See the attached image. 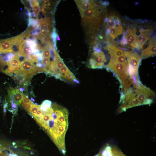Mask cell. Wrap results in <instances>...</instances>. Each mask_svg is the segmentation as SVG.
Instances as JSON below:
<instances>
[{
	"label": "cell",
	"instance_id": "cell-11",
	"mask_svg": "<svg viewBox=\"0 0 156 156\" xmlns=\"http://www.w3.org/2000/svg\"><path fill=\"white\" fill-rule=\"evenodd\" d=\"M51 20L49 18L40 19L39 22L40 34L41 36L49 35Z\"/></svg>",
	"mask_w": 156,
	"mask_h": 156
},
{
	"label": "cell",
	"instance_id": "cell-22",
	"mask_svg": "<svg viewBox=\"0 0 156 156\" xmlns=\"http://www.w3.org/2000/svg\"><path fill=\"white\" fill-rule=\"evenodd\" d=\"M112 156H126L119 150L115 147H111Z\"/></svg>",
	"mask_w": 156,
	"mask_h": 156
},
{
	"label": "cell",
	"instance_id": "cell-7",
	"mask_svg": "<svg viewBox=\"0 0 156 156\" xmlns=\"http://www.w3.org/2000/svg\"><path fill=\"white\" fill-rule=\"evenodd\" d=\"M36 64L32 61L25 60L21 63L20 70L27 75L32 77L37 71Z\"/></svg>",
	"mask_w": 156,
	"mask_h": 156
},
{
	"label": "cell",
	"instance_id": "cell-1",
	"mask_svg": "<svg viewBox=\"0 0 156 156\" xmlns=\"http://www.w3.org/2000/svg\"><path fill=\"white\" fill-rule=\"evenodd\" d=\"M53 110L42 127L64 155L66 153L65 135L68 126L69 112L67 109L56 103L52 104Z\"/></svg>",
	"mask_w": 156,
	"mask_h": 156
},
{
	"label": "cell",
	"instance_id": "cell-5",
	"mask_svg": "<svg viewBox=\"0 0 156 156\" xmlns=\"http://www.w3.org/2000/svg\"><path fill=\"white\" fill-rule=\"evenodd\" d=\"M105 67L113 71V72L115 74L120 81L121 84L129 78V68L128 63H120L110 59L109 63Z\"/></svg>",
	"mask_w": 156,
	"mask_h": 156
},
{
	"label": "cell",
	"instance_id": "cell-30",
	"mask_svg": "<svg viewBox=\"0 0 156 156\" xmlns=\"http://www.w3.org/2000/svg\"><path fill=\"white\" fill-rule=\"evenodd\" d=\"M1 58L0 57V66H1Z\"/></svg>",
	"mask_w": 156,
	"mask_h": 156
},
{
	"label": "cell",
	"instance_id": "cell-13",
	"mask_svg": "<svg viewBox=\"0 0 156 156\" xmlns=\"http://www.w3.org/2000/svg\"><path fill=\"white\" fill-rule=\"evenodd\" d=\"M81 14L86 10L96 6L92 0H75Z\"/></svg>",
	"mask_w": 156,
	"mask_h": 156
},
{
	"label": "cell",
	"instance_id": "cell-18",
	"mask_svg": "<svg viewBox=\"0 0 156 156\" xmlns=\"http://www.w3.org/2000/svg\"><path fill=\"white\" fill-rule=\"evenodd\" d=\"M21 103L24 109L29 112L30 108L33 103L27 96L23 95Z\"/></svg>",
	"mask_w": 156,
	"mask_h": 156
},
{
	"label": "cell",
	"instance_id": "cell-17",
	"mask_svg": "<svg viewBox=\"0 0 156 156\" xmlns=\"http://www.w3.org/2000/svg\"><path fill=\"white\" fill-rule=\"evenodd\" d=\"M104 49L108 51L111 57L125 55L122 50L114 45H108L104 47Z\"/></svg>",
	"mask_w": 156,
	"mask_h": 156
},
{
	"label": "cell",
	"instance_id": "cell-12",
	"mask_svg": "<svg viewBox=\"0 0 156 156\" xmlns=\"http://www.w3.org/2000/svg\"><path fill=\"white\" fill-rule=\"evenodd\" d=\"M124 37L127 43L129 44L134 49L136 47L137 37L135 29L130 28L126 32Z\"/></svg>",
	"mask_w": 156,
	"mask_h": 156
},
{
	"label": "cell",
	"instance_id": "cell-14",
	"mask_svg": "<svg viewBox=\"0 0 156 156\" xmlns=\"http://www.w3.org/2000/svg\"><path fill=\"white\" fill-rule=\"evenodd\" d=\"M13 38L0 40V54L12 52Z\"/></svg>",
	"mask_w": 156,
	"mask_h": 156
},
{
	"label": "cell",
	"instance_id": "cell-6",
	"mask_svg": "<svg viewBox=\"0 0 156 156\" xmlns=\"http://www.w3.org/2000/svg\"><path fill=\"white\" fill-rule=\"evenodd\" d=\"M94 50L89 60L88 66L93 69L103 68L106 61L105 56L100 49L94 48Z\"/></svg>",
	"mask_w": 156,
	"mask_h": 156
},
{
	"label": "cell",
	"instance_id": "cell-25",
	"mask_svg": "<svg viewBox=\"0 0 156 156\" xmlns=\"http://www.w3.org/2000/svg\"><path fill=\"white\" fill-rule=\"evenodd\" d=\"M50 47L48 46H45L43 48L42 51L43 57L48 58L50 59L51 56Z\"/></svg>",
	"mask_w": 156,
	"mask_h": 156
},
{
	"label": "cell",
	"instance_id": "cell-8",
	"mask_svg": "<svg viewBox=\"0 0 156 156\" xmlns=\"http://www.w3.org/2000/svg\"><path fill=\"white\" fill-rule=\"evenodd\" d=\"M156 38L153 36L151 38L148 47L142 51L141 56L142 59L156 55Z\"/></svg>",
	"mask_w": 156,
	"mask_h": 156
},
{
	"label": "cell",
	"instance_id": "cell-3",
	"mask_svg": "<svg viewBox=\"0 0 156 156\" xmlns=\"http://www.w3.org/2000/svg\"><path fill=\"white\" fill-rule=\"evenodd\" d=\"M123 52L127 59L130 79L133 83H136L139 81L138 71L141 56L138 53L132 51Z\"/></svg>",
	"mask_w": 156,
	"mask_h": 156
},
{
	"label": "cell",
	"instance_id": "cell-20",
	"mask_svg": "<svg viewBox=\"0 0 156 156\" xmlns=\"http://www.w3.org/2000/svg\"><path fill=\"white\" fill-rule=\"evenodd\" d=\"M32 5L33 13L38 16L40 10V7L38 1L36 0L30 1Z\"/></svg>",
	"mask_w": 156,
	"mask_h": 156
},
{
	"label": "cell",
	"instance_id": "cell-29",
	"mask_svg": "<svg viewBox=\"0 0 156 156\" xmlns=\"http://www.w3.org/2000/svg\"><path fill=\"white\" fill-rule=\"evenodd\" d=\"M57 40H58L59 41H60V38L59 37V36L58 35H57Z\"/></svg>",
	"mask_w": 156,
	"mask_h": 156
},
{
	"label": "cell",
	"instance_id": "cell-19",
	"mask_svg": "<svg viewBox=\"0 0 156 156\" xmlns=\"http://www.w3.org/2000/svg\"><path fill=\"white\" fill-rule=\"evenodd\" d=\"M7 64L13 67L19 69L21 63L18 56L15 55L14 57L9 62H7Z\"/></svg>",
	"mask_w": 156,
	"mask_h": 156
},
{
	"label": "cell",
	"instance_id": "cell-4",
	"mask_svg": "<svg viewBox=\"0 0 156 156\" xmlns=\"http://www.w3.org/2000/svg\"><path fill=\"white\" fill-rule=\"evenodd\" d=\"M134 85L131 91L135 94L142 105L151 103L155 97L154 93L141 83Z\"/></svg>",
	"mask_w": 156,
	"mask_h": 156
},
{
	"label": "cell",
	"instance_id": "cell-21",
	"mask_svg": "<svg viewBox=\"0 0 156 156\" xmlns=\"http://www.w3.org/2000/svg\"><path fill=\"white\" fill-rule=\"evenodd\" d=\"M40 107V105L33 104L30 108L29 113L34 117L35 116Z\"/></svg>",
	"mask_w": 156,
	"mask_h": 156
},
{
	"label": "cell",
	"instance_id": "cell-16",
	"mask_svg": "<svg viewBox=\"0 0 156 156\" xmlns=\"http://www.w3.org/2000/svg\"><path fill=\"white\" fill-rule=\"evenodd\" d=\"M122 26L121 24L111 28H107L106 33L112 38L114 39L122 34Z\"/></svg>",
	"mask_w": 156,
	"mask_h": 156
},
{
	"label": "cell",
	"instance_id": "cell-23",
	"mask_svg": "<svg viewBox=\"0 0 156 156\" xmlns=\"http://www.w3.org/2000/svg\"><path fill=\"white\" fill-rule=\"evenodd\" d=\"M15 55V54L13 52L9 53L3 56L2 59L4 62H7L12 59Z\"/></svg>",
	"mask_w": 156,
	"mask_h": 156
},
{
	"label": "cell",
	"instance_id": "cell-2",
	"mask_svg": "<svg viewBox=\"0 0 156 156\" xmlns=\"http://www.w3.org/2000/svg\"><path fill=\"white\" fill-rule=\"evenodd\" d=\"M81 15L83 25L88 29L92 30L100 26L102 17L97 6L86 10Z\"/></svg>",
	"mask_w": 156,
	"mask_h": 156
},
{
	"label": "cell",
	"instance_id": "cell-15",
	"mask_svg": "<svg viewBox=\"0 0 156 156\" xmlns=\"http://www.w3.org/2000/svg\"><path fill=\"white\" fill-rule=\"evenodd\" d=\"M107 28H111L121 24L119 18L114 14H110L106 17L105 20Z\"/></svg>",
	"mask_w": 156,
	"mask_h": 156
},
{
	"label": "cell",
	"instance_id": "cell-27",
	"mask_svg": "<svg viewBox=\"0 0 156 156\" xmlns=\"http://www.w3.org/2000/svg\"><path fill=\"white\" fill-rule=\"evenodd\" d=\"M95 156H109L106 149L104 147L102 148L99 153Z\"/></svg>",
	"mask_w": 156,
	"mask_h": 156
},
{
	"label": "cell",
	"instance_id": "cell-10",
	"mask_svg": "<svg viewBox=\"0 0 156 156\" xmlns=\"http://www.w3.org/2000/svg\"><path fill=\"white\" fill-rule=\"evenodd\" d=\"M140 34L137 37L136 47L140 50L142 48L146 42L149 39L150 31L148 29L140 30Z\"/></svg>",
	"mask_w": 156,
	"mask_h": 156
},
{
	"label": "cell",
	"instance_id": "cell-24",
	"mask_svg": "<svg viewBox=\"0 0 156 156\" xmlns=\"http://www.w3.org/2000/svg\"><path fill=\"white\" fill-rule=\"evenodd\" d=\"M57 34L55 28H54L52 32L51 36L54 44L53 47L56 50L57 49L56 47V38L57 36Z\"/></svg>",
	"mask_w": 156,
	"mask_h": 156
},
{
	"label": "cell",
	"instance_id": "cell-28",
	"mask_svg": "<svg viewBox=\"0 0 156 156\" xmlns=\"http://www.w3.org/2000/svg\"><path fill=\"white\" fill-rule=\"evenodd\" d=\"M19 90L22 92L24 91V88L23 87H20L19 88Z\"/></svg>",
	"mask_w": 156,
	"mask_h": 156
},
{
	"label": "cell",
	"instance_id": "cell-26",
	"mask_svg": "<svg viewBox=\"0 0 156 156\" xmlns=\"http://www.w3.org/2000/svg\"><path fill=\"white\" fill-rule=\"evenodd\" d=\"M10 102L11 108L10 111L13 113H16L17 111V105L12 101H10Z\"/></svg>",
	"mask_w": 156,
	"mask_h": 156
},
{
	"label": "cell",
	"instance_id": "cell-9",
	"mask_svg": "<svg viewBox=\"0 0 156 156\" xmlns=\"http://www.w3.org/2000/svg\"><path fill=\"white\" fill-rule=\"evenodd\" d=\"M23 94L18 89L10 87L8 90L9 101H12L17 105H20L22 102Z\"/></svg>",
	"mask_w": 156,
	"mask_h": 156
},
{
	"label": "cell",
	"instance_id": "cell-31",
	"mask_svg": "<svg viewBox=\"0 0 156 156\" xmlns=\"http://www.w3.org/2000/svg\"><path fill=\"white\" fill-rule=\"evenodd\" d=\"M1 151H0V154H1Z\"/></svg>",
	"mask_w": 156,
	"mask_h": 156
}]
</instances>
